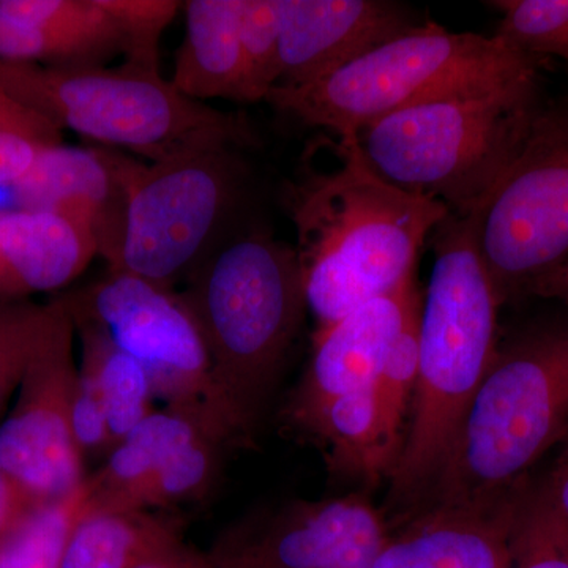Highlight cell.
Here are the masks:
<instances>
[{
  "label": "cell",
  "instance_id": "obj_1",
  "mask_svg": "<svg viewBox=\"0 0 568 568\" xmlns=\"http://www.w3.org/2000/svg\"><path fill=\"white\" fill-rule=\"evenodd\" d=\"M338 164L291 185L306 308L317 328L414 278L426 239L450 215L446 205L392 185L355 140H336Z\"/></svg>",
  "mask_w": 568,
  "mask_h": 568
},
{
  "label": "cell",
  "instance_id": "obj_2",
  "mask_svg": "<svg viewBox=\"0 0 568 568\" xmlns=\"http://www.w3.org/2000/svg\"><path fill=\"white\" fill-rule=\"evenodd\" d=\"M432 244L413 425L392 474L398 495L437 477L499 349L503 298L478 252L473 215L450 213L433 231Z\"/></svg>",
  "mask_w": 568,
  "mask_h": 568
},
{
  "label": "cell",
  "instance_id": "obj_3",
  "mask_svg": "<svg viewBox=\"0 0 568 568\" xmlns=\"http://www.w3.org/2000/svg\"><path fill=\"white\" fill-rule=\"evenodd\" d=\"M182 295L224 414L239 439L248 437L304 320L297 252L264 234L239 239L209 254Z\"/></svg>",
  "mask_w": 568,
  "mask_h": 568
},
{
  "label": "cell",
  "instance_id": "obj_4",
  "mask_svg": "<svg viewBox=\"0 0 568 568\" xmlns=\"http://www.w3.org/2000/svg\"><path fill=\"white\" fill-rule=\"evenodd\" d=\"M538 70L540 59L514 50L499 37L422 22L324 80L274 88L265 100L336 140H355L394 112L499 91L537 77Z\"/></svg>",
  "mask_w": 568,
  "mask_h": 568
},
{
  "label": "cell",
  "instance_id": "obj_5",
  "mask_svg": "<svg viewBox=\"0 0 568 568\" xmlns=\"http://www.w3.org/2000/svg\"><path fill=\"white\" fill-rule=\"evenodd\" d=\"M540 74L499 91L394 112L357 134L381 178L459 216L480 211L544 106Z\"/></svg>",
  "mask_w": 568,
  "mask_h": 568
},
{
  "label": "cell",
  "instance_id": "obj_6",
  "mask_svg": "<svg viewBox=\"0 0 568 568\" xmlns=\"http://www.w3.org/2000/svg\"><path fill=\"white\" fill-rule=\"evenodd\" d=\"M568 432V327L503 349L437 474V508L493 515L496 500Z\"/></svg>",
  "mask_w": 568,
  "mask_h": 568
},
{
  "label": "cell",
  "instance_id": "obj_7",
  "mask_svg": "<svg viewBox=\"0 0 568 568\" xmlns=\"http://www.w3.org/2000/svg\"><path fill=\"white\" fill-rule=\"evenodd\" d=\"M0 91L69 129L149 162L201 148L252 142L245 119L182 95L159 70L123 63L115 69H55L0 61Z\"/></svg>",
  "mask_w": 568,
  "mask_h": 568
},
{
  "label": "cell",
  "instance_id": "obj_8",
  "mask_svg": "<svg viewBox=\"0 0 568 568\" xmlns=\"http://www.w3.org/2000/svg\"><path fill=\"white\" fill-rule=\"evenodd\" d=\"M474 235L503 302L568 260V99L545 103Z\"/></svg>",
  "mask_w": 568,
  "mask_h": 568
},
{
  "label": "cell",
  "instance_id": "obj_9",
  "mask_svg": "<svg viewBox=\"0 0 568 568\" xmlns=\"http://www.w3.org/2000/svg\"><path fill=\"white\" fill-rule=\"evenodd\" d=\"M235 148L193 149L162 162L134 160L121 267L174 290L207 260V246L234 203Z\"/></svg>",
  "mask_w": 568,
  "mask_h": 568
},
{
  "label": "cell",
  "instance_id": "obj_10",
  "mask_svg": "<svg viewBox=\"0 0 568 568\" xmlns=\"http://www.w3.org/2000/svg\"><path fill=\"white\" fill-rule=\"evenodd\" d=\"M59 301L71 320L97 325L134 358L166 406L200 410L239 439L213 387L203 336L182 293L126 272L108 271Z\"/></svg>",
  "mask_w": 568,
  "mask_h": 568
},
{
  "label": "cell",
  "instance_id": "obj_11",
  "mask_svg": "<svg viewBox=\"0 0 568 568\" xmlns=\"http://www.w3.org/2000/svg\"><path fill=\"white\" fill-rule=\"evenodd\" d=\"M54 304L50 331L0 424V469L36 503L70 495L89 476L70 425L77 334L61 301L54 298Z\"/></svg>",
  "mask_w": 568,
  "mask_h": 568
},
{
  "label": "cell",
  "instance_id": "obj_12",
  "mask_svg": "<svg viewBox=\"0 0 568 568\" xmlns=\"http://www.w3.org/2000/svg\"><path fill=\"white\" fill-rule=\"evenodd\" d=\"M390 538L375 507L357 495L301 503L256 530L215 545L253 568H375Z\"/></svg>",
  "mask_w": 568,
  "mask_h": 568
},
{
  "label": "cell",
  "instance_id": "obj_13",
  "mask_svg": "<svg viewBox=\"0 0 568 568\" xmlns=\"http://www.w3.org/2000/svg\"><path fill=\"white\" fill-rule=\"evenodd\" d=\"M133 163L110 149L59 144L41 152L11 186L20 209L58 213L88 227L108 271H119Z\"/></svg>",
  "mask_w": 568,
  "mask_h": 568
},
{
  "label": "cell",
  "instance_id": "obj_14",
  "mask_svg": "<svg viewBox=\"0 0 568 568\" xmlns=\"http://www.w3.org/2000/svg\"><path fill=\"white\" fill-rule=\"evenodd\" d=\"M280 73L275 88H304L345 69L422 24L390 0H280Z\"/></svg>",
  "mask_w": 568,
  "mask_h": 568
},
{
  "label": "cell",
  "instance_id": "obj_15",
  "mask_svg": "<svg viewBox=\"0 0 568 568\" xmlns=\"http://www.w3.org/2000/svg\"><path fill=\"white\" fill-rule=\"evenodd\" d=\"M416 280L358 306L328 327L317 328L313 354L287 417L304 428L338 396L376 386L396 338L422 306Z\"/></svg>",
  "mask_w": 568,
  "mask_h": 568
},
{
  "label": "cell",
  "instance_id": "obj_16",
  "mask_svg": "<svg viewBox=\"0 0 568 568\" xmlns=\"http://www.w3.org/2000/svg\"><path fill=\"white\" fill-rule=\"evenodd\" d=\"M99 256L88 227L44 211L0 212V301L61 290Z\"/></svg>",
  "mask_w": 568,
  "mask_h": 568
},
{
  "label": "cell",
  "instance_id": "obj_17",
  "mask_svg": "<svg viewBox=\"0 0 568 568\" xmlns=\"http://www.w3.org/2000/svg\"><path fill=\"white\" fill-rule=\"evenodd\" d=\"M511 508L495 515L437 508L388 540L375 568H511Z\"/></svg>",
  "mask_w": 568,
  "mask_h": 568
},
{
  "label": "cell",
  "instance_id": "obj_18",
  "mask_svg": "<svg viewBox=\"0 0 568 568\" xmlns=\"http://www.w3.org/2000/svg\"><path fill=\"white\" fill-rule=\"evenodd\" d=\"M204 432L220 433L235 440L230 429L200 410L179 406L153 410L115 444L95 473L89 474L93 500L103 506L142 511V497L163 463Z\"/></svg>",
  "mask_w": 568,
  "mask_h": 568
},
{
  "label": "cell",
  "instance_id": "obj_19",
  "mask_svg": "<svg viewBox=\"0 0 568 568\" xmlns=\"http://www.w3.org/2000/svg\"><path fill=\"white\" fill-rule=\"evenodd\" d=\"M185 37L175 55L171 82L194 102H245L242 0H189Z\"/></svg>",
  "mask_w": 568,
  "mask_h": 568
},
{
  "label": "cell",
  "instance_id": "obj_20",
  "mask_svg": "<svg viewBox=\"0 0 568 568\" xmlns=\"http://www.w3.org/2000/svg\"><path fill=\"white\" fill-rule=\"evenodd\" d=\"M302 432L315 436L335 470L365 480L394 474L402 437L388 425L376 386L338 396Z\"/></svg>",
  "mask_w": 568,
  "mask_h": 568
},
{
  "label": "cell",
  "instance_id": "obj_21",
  "mask_svg": "<svg viewBox=\"0 0 568 568\" xmlns=\"http://www.w3.org/2000/svg\"><path fill=\"white\" fill-rule=\"evenodd\" d=\"M71 323L81 342V364L78 368L99 392L108 426L118 444L153 413L156 396L151 377L97 325L81 320H71Z\"/></svg>",
  "mask_w": 568,
  "mask_h": 568
},
{
  "label": "cell",
  "instance_id": "obj_22",
  "mask_svg": "<svg viewBox=\"0 0 568 568\" xmlns=\"http://www.w3.org/2000/svg\"><path fill=\"white\" fill-rule=\"evenodd\" d=\"M92 503L85 478L70 495L33 504L0 534V568H62L71 536Z\"/></svg>",
  "mask_w": 568,
  "mask_h": 568
},
{
  "label": "cell",
  "instance_id": "obj_23",
  "mask_svg": "<svg viewBox=\"0 0 568 568\" xmlns=\"http://www.w3.org/2000/svg\"><path fill=\"white\" fill-rule=\"evenodd\" d=\"M168 519L93 500L71 536L62 568H130Z\"/></svg>",
  "mask_w": 568,
  "mask_h": 568
},
{
  "label": "cell",
  "instance_id": "obj_24",
  "mask_svg": "<svg viewBox=\"0 0 568 568\" xmlns=\"http://www.w3.org/2000/svg\"><path fill=\"white\" fill-rule=\"evenodd\" d=\"M231 443L215 432H204L179 447L152 478L141 510L168 508L200 500L219 476L223 447Z\"/></svg>",
  "mask_w": 568,
  "mask_h": 568
},
{
  "label": "cell",
  "instance_id": "obj_25",
  "mask_svg": "<svg viewBox=\"0 0 568 568\" xmlns=\"http://www.w3.org/2000/svg\"><path fill=\"white\" fill-rule=\"evenodd\" d=\"M119 51L99 41L0 17V61L55 69L104 67Z\"/></svg>",
  "mask_w": 568,
  "mask_h": 568
},
{
  "label": "cell",
  "instance_id": "obj_26",
  "mask_svg": "<svg viewBox=\"0 0 568 568\" xmlns=\"http://www.w3.org/2000/svg\"><path fill=\"white\" fill-rule=\"evenodd\" d=\"M500 13L496 37L530 58L568 62V0H496Z\"/></svg>",
  "mask_w": 568,
  "mask_h": 568
},
{
  "label": "cell",
  "instance_id": "obj_27",
  "mask_svg": "<svg viewBox=\"0 0 568 568\" xmlns=\"http://www.w3.org/2000/svg\"><path fill=\"white\" fill-rule=\"evenodd\" d=\"M54 313V301L47 305L26 298L0 301V413L18 392Z\"/></svg>",
  "mask_w": 568,
  "mask_h": 568
},
{
  "label": "cell",
  "instance_id": "obj_28",
  "mask_svg": "<svg viewBox=\"0 0 568 568\" xmlns=\"http://www.w3.org/2000/svg\"><path fill=\"white\" fill-rule=\"evenodd\" d=\"M280 39V0H242L246 103L267 99L278 82Z\"/></svg>",
  "mask_w": 568,
  "mask_h": 568
},
{
  "label": "cell",
  "instance_id": "obj_29",
  "mask_svg": "<svg viewBox=\"0 0 568 568\" xmlns=\"http://www.w3.org/2000/svg\"><path fill=\"white\" fill-rule=\"evenodd\" d=\"M0 17L99 41L122 54L121 33L100 0H0Z\"/></svg>",
  "mask_w": 568,
  "mask_h": 568
},
{
  "label": "cell",
  "instance_id": "obj_30",
  "mask_svg": "<svg viewBox=\"0 0 568 568\" xmlns=\"http://www.w3.org/2000/svg\"><path fill=\"white\" fill-rule=\"evenodd\" d=\"M59 144V126L0 91V185H14L41 152Z\"/></svg>",
  "mask_w": 568,
  "mask_h": 568
},
{
  "label": "cell",
  "instance_id": "obj_31",
  "mask_svg": "<svg viewBox=\"0 0 568 568\" xmlns=\"http://www.w3.org/2000/svg\"><path fill=\"white\" fill-rule=\"evenodd\" d=\"M122 39L125 62L159 70L160 40L182 2L175 0H100Z\"/></svg>",
  "mask_w": 568,
  "mask_h": 568
},
{
  "label": "cell",
  "instance_id": "obj_32",
  "mask_svg": "<svg viewBox=\"0 0 568 568\" xmlns=\"http://www.w3.org/2000/svg\"><path fill=\"white\" fill-rule=\"evenodd\" d=\"M422 310V306H420ZM420 310L409 317L402 334L396 338L386 364L377 377L376 390L388 425L399 433L407 403L416 392L418 358H420Z\"/></svg>",
  "mask_w": 568,
  "mask_h": 568
},
{
  "label": "cell",
  "instance_id": "obj_33",
  "mask_svg": "<svg viewBox=\"0 0 568 568\" xmlns=\"http://www.w3.org/2000/svg\"><path fill=\"white\" fill-rule=\"evenodd\" d=\"M511 517L568 548V440L547 477L519 506L511 507Z\"/></svg>",
  "mask_w": 568,
  "mask_h": 568
},
{
  "label": "cell",
  "instance_id": "obj_34",
  "mask_svg": "<svg viewBox=\"0 0 568 568\" xmlns=\"http://www.w3.org/2000/svg\"><path fill=\"white\" fill-rule=\"evenodd\" d=\"M70 425L74 443L84 462L106 459L115 447L102 398L92 381L80 368L71 392Z\"/></svg>",
  "mask_w": 568,
  "mask_h": 568
},
{
  "label": "cell",
  "instance_id": "obj_35",
  "mask_svg": "<svg viewBox=\"0 0 568 568\" xmlns=\"http://www.w3.org/2000/svg\"><path fill=\"white\" fill-rule=\"evenodd\" d=\"M511 568H568V548L544 530L511 517Z\"/></svg>",
  "mask_w": 568,
  "mask_h": 568
},
{
  "label": "cell",
  "instance_id": "obj_36",
  "mask_svg": "<svg viewBox=\"0 0 568 568\" xmlns=\"http://www.w3.org/2000/svg\"><path fill=\"white\" fill-rule=\"evenodd\" d=\"M130 568H213V564L209 556L189 547L178 526L168 521L142 548Z\"/></svg>",
  "mask_w": 568,
  "mask_h": 568
},
{
  "label": "cell",
  "instance_id": "obj_37",
  "mask_svg": "<svg viewBox=\"0 0 568 568\" xmlns=\"http://www.w3.org/2000/svg\"><path fill=\"white\" fill-rule=\"evenodd\" d=\"M33 504H37L36 500L0 469V534L9 529Z\"/></svg>",
  "mask_w": 568,
  "mask_h": 568
},
{
  "label": "cell",
  "instance_id": "obj_38",
  "mask_svg": "<svg viewBox=\"0 0 568 568\" xmlns=\"http://www.w3.org/2000/svg\"><path fill=\"white\" fill-rule=\"evenodd\" d=\"M529 293L540 295V297L560 298V301L568 302V260L552 268L549 274L538 278L530 286Z\"/></svg>",
  "mask_w": 568,
  "mask_h": 568
},
{
  "label": "cell",
  "instance_id": "obj_39",
  "mask_svg": "<svg viewBox=\"0 0 568 568\" xmlns=\"http://www.w3.org/2000/svg\"><path fill=\"white\" fill-rule=\"evenodd\" d=\"M213 568H253L244 560L235 558V556L227 555V552L220 551V549L213 548L211 555Z\"/></svg>",
  "mask_w": 568,
  "mask_h": 568
},
{
  "label": "cell",
  "instance_id": "obj_40",
  "mask_svg": "<svg viewBox=\"0 0 568 568\" xmlns=\"http://www.w3.org/2000/svg\"><path fill=\"white\" fill-rule=\"evenodd\" d=\"M564 440H568V432H567L566 437H564ZM564 440H562V443H564Z\"/></svg>",
  "mask_w": 568,
  "mask_h": 568
}]
</instances>
